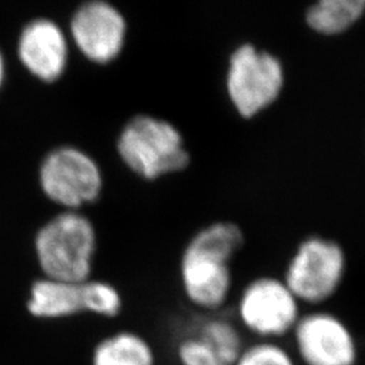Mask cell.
<instances>
[{
	"mask_svg": "<svg viewBox=\"0 0 365 365\" xmlns=\"http://www.w3.org/2000/svg\"><path fill=\"white\" fill-rule=\"evenodd\" d=\"M87 314L101 318H117L123 310V297L113 283L101 279H88L84 282Z\"/></svg>",
	"mask_w": 365,
	"mask_h": 365,
	"instance_id": "obj_15",
	"label": "cell"
},
{
	"mask_svg": "<svg viewBox=\"0 0 365 365\" xmlns=\"http://www.w3.org/2000/svg\"><path fill=\"white\" fill-rule=\"evenodd\" d=\"M91 365H157L156 351L143 334L118 330L95 344Z\"/></svg>",
	"mask_w": 365,
	"mask_h": 365,
	"instance_id": "obj_13",
	"label": "cell"
},
{
	"mask_svg": "<svg viewBox=\"0 0 365 365\" xmlns=\"http://www.w3.org/2000/svg\"><path fill=\"white\" fill-rule=\"evenodd\" d=\"M115 152L125 168L145 182L184 172L192 160L184 134L173 122L145 113L120 126Z\"/></svg>",
	"mask_w": 365,
	"mask_h": 365,
	"instance_id": "obj_2",
	"label": "cell"
},
{
	"mask_svg": "<svg viewBox=\"0 0 365 365\" xmlns=\"http://www.w3.org/2000/svg\"><path fill=\"white\" fill-rule=\"evenodd\" d=\"M7 81V61L3 52L0 51V90L4 87Z\"/></svg>",
	"mask_w": 365,
	"mask_h": 365,
	"instance_id": "obj_17",
	"label": "cell"
},
{
	"mask_svg": "<svg viewBox=\"0 0 365 365\" xmlns=\"http://www.w3.org/2000/svg\"><path fill=\"white\" fill-rule=\"evenodd\" d=\"M235 365H295L292 356L274 341L259 339L244 346Z\"/></svg>",
	"mask_w": 365,
	"mask_h": 365,
	"instance_id": "obj_16",
	"label": "cell"
},
{
	"mask_svg": "<svg viewBox=\"0 0 365 365\" xmlns=\"http://www.w3.org/2000/svg\"><path fill=\"white\" fill-rule=\"evenodd\" d=\"M365 11V0H315L306 24L322 36H337L352 27Z\"/></svg>",
	"mask_w": 365,
	"mask_h": 365,
	"instance_id": "obj_14",
	"label": "cell"
},
{
	"mask_svg": "<svg viewBox=\"0 0 365 365\" xmlns=\"http://www.w3.org/2000/svg\"><path fill=\"white\" fill-rule=\"evenodd\" d=\"M292 331L304 364H354V339L337 317L327 313L309 314L300 317Z\"/></svg>",
	"mask_w": 365,
	"mask_h": 365,
	"instance_id": "obj_10",
	"label": "cell"
},
{
	"mask_svg": "<svg viewBox=\"0 0 365 365\" xmlns=\"http://www.w3.org/2000/svg\"><path fill=\"white\" fill-rule=\"evenodd\" d=\"M27 312L38 319H66L87 314L84 282H66L42 276L29 291Z\"/></svg>",
	"mask_w": 365,
	"mask_h": 365,
	"instance_id": "obj_12",
	"label": "cell"
},
{
	"mask_svg": "<svg viewBox=\"0 0 365 365\" xmlns=\"http://www.w3.org/2000/svg\"><path fill=\"white\" fill-rule=\"evenodd\" d=\"M299 303L283 279L259 276L242 288L237 300V317L249 333L274 341L298 324Z\"/></svg>",
	"mask_w": 365,
	"mask_h": 365,
	"instance_id": "obj_6",
	"label": "cell"
},
{
	"mask_svg": "<svg viewBox=\"0 0 365 365\" xmlns=\"http://www.w3.org/2000/svg\"><path fill=\"white\" fill-rule=\"evenodd\" d=\"M98 230L84 211L60 210L36 233L34 252L42 276L86 282L93 277Z\"/></svg>",
	"mask_w": 365,
	"mask_h": 365,
	"instance_id": "obj_3",
	"label": "cell"
},
{
	"mask_svg": "<svg viewBox=\"0 0 365 365\" xmlns=\"http://www.w3.org/2000/svg\"><path fill=\"white\" fill-rule=\"evenodd\" d=\"M125 29L123 16L101 0L80 7L72 19V36L78 49L96 64L117 58L123 48Z\"/></svg>",
	"mask_w": 365,
	"mask_h": 365,
	"instance_id": "obj_11",
	"label": "cell"
},
{
	"mask_svg": "<svg viewBox=\"0 0 365 365\" xmlns=\"http://www.w3.org/2000/svg\"><path fill=\"white\" fill-rule=\"evenodd\" d=\"M345 255L333 241L312 237L300 242L288 261L284 283L304 303H321L330 298L344 277Z\"/></svg>",
	"mask_w": 365,
	"mask_h": 365,
	"instance_id": "obj_7",
	"label": "cell"
},
{
	"mask_svg": "<svg viewBox=\"0 0 365 365\" xmlns=\"http://www.w3.org/2000/svg\"><path fill=\"white\" fill-rule=\"evenodd\" d=\"M38 184L54 206L83 211L98 203L105 191V173L99 161L78 145H57L39 164Z\"/></svg>",
	"mask_w": 365,
	"mask_h": 365,
	"instance_id": "obj_4",
	"label": "cell"
},
{
	"mask_svg": "<svg viewBox=\"0 0 365 365\" xmlns=\"http://www.w3.org/2000/svg\"><path fill=\"white\" fill-rule=\"evenodd\" d=\"M15 60L31 78L46 84L56 83L68 66L64 33L51 19H30L16 38Z\"/></svg>",
	"mask_w": 365,
	"mask_h": 365,
	"instance_id": "obj_9",
	"label": "cell"
},
{
	"mask_svg": "<svg viewBox=\"0 0 365 365\" xmlns=\"http://www.w3.org/2000/svg\"><path fill=\"white\" fill-rule=\"evenodd\" d=\"M244 349L241 331L220 315L197 319L176 341L179 365H235Z\"/></svg>",
	"mask_w": 365,
	"mask_h": 365,
	"instance_id": "obj_8",
	"label": "cell"
},
{
	"mask_svg": "<svg viewBox=\"0 0 365 365\" xmlns=\"http://www.w3.org/2000/svg\"><path fill=\"white\" fill-rule=\"evenodd\" d=\"M284 86V66L272 53L244 45L230 57L226 92L238 117H259L277 102Z\"/></svg>",
	"mask_w": 365,
	"mask_h": 365,
	"instance_id": "obj_5",
	"label": "cell"
},
{
	"mask_svg": "<svg viewBox=\"0 0 365 365\" xmlns=\"http://www.w3.org/2000/svg\"><path fill=\"white\" fill-rule=\"evenodd\" d=\"M245 247V233L235 221H214L197 229L182 248L179 279L194 307L217 313L235 286L233 261Z\"/></svg>",
	"mask_w": 365,
	"mask_h": 365,
	"instance_id": "obj_1",
	"label": "cell"
}]
</instances>
